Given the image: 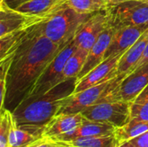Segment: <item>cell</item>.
<instances>
[{
  "label": "cell",
  "mask_w": 148,
  "mask_h": 147,
  "mask_svg": "<svg viewBox=\"0 0 148 147\" xmlns=\"http://www.w3.org/2000/svg\"><path fill=\"white\" fill-rule=\"evenodd\" d=\"M29 0H0V2L5 3L7 6H9L11 9H16L18 8L20 5L23 4L24 3L28 2Z\"/></svg>",
  "instance_id": "83f0119b"
},
{
  "label": "cell",
  "mask_w": 148,
  "mask_h": 147,
  "mask_svg": "<svg viewBox=\"0 0 148 147\" xmlns=\"http://www.w3.org/2000/svg\"><path fill=\"white\" fill-rule=\"evenodd\" d=\"M148 85V63L129 73L111 94L108 101L132 102Z\"/></svg>",
  "instance_id": "ba28073f"
},
{
  "label": "cell",
  "mask_w": 148,
  "mask_h": 147,
  "mask_svg": "<svg viewBox=\"0 0 148 147\" xmlns=\"http://www.w3.org/2000/svg\"><path fill=\"white\" fill-rule=\"evenodd\" d=\"M56 144H57V143H56ZM57 145H58V144H57ZM57 147H66V146H61V145H58V146Z\"/></svg>",
  "instance_id": "1f68e13d"
},
{
  "label": "cell",
  "mask_w": 148,
  "mask_h": 147,
  "mask_svg": "<svg viewBox=\"0 0 148 147\" xmlns=\"http://www.w3.org/2000/svg\"><path fill=\"white\" fill-rule=\"evenodd\" d=\"M82 114L87 120L121 128L131 120V102L104 101L85 109Z\"/></svg>",
  "instance_id": "5b68a950"
},
{
  "label": "cell",
  "mask_w": 148,
  "mask_h": 147,
  "mask_svg": "<svg viewBox=\"0 0 148 147\" xmlns=\"http://www.w3.org/2000/svg\"><path fill=\"white\" fill-rule=\"evenodd\" d=\"M148 131V120H130L127 125L117 128L114 133L118 146L139 137Z\"/></svg>",
  "instance_id": "ffe728a7"
},
{
  "label": "cell",
  "mask_w": 148,
  "mask_h": 147,
  "mask_svg": "<svg viewBox=\"0 0 148 147\" xmlns=\"http://www.w3.org/2000/svg\"><path fill=\"white\" fill-rule=\"evenodd\" d=\"M40 139H42L41 136L18 127L15 122L9 137L8 147H29Z\"/></svg>",
  "instance_id": "603a6c76"
},
{
  "label": "cell",
  "mask_w": 148,
  "mask_h": 147,
  "mask_svg": "<svg viewBox=\"0 0 148 147\" xmlns=\"http://www.w3.org/2000/svg\"><path fill=\"white\" fill-rule=\"evenodd\" d=\"M130 120H148V85L131 102Z\"/></svg>",
  "instance_id": "cb8c5ba5"
},
{
  "label": "cell",
  "mask_w": 148,
  "mask_h": 147,
  "mask_svg": "<svg viewBox=\"0 0 148 147\" xmlns=\"http://www.w3.org/2000/svg\"><path fill=\"white\" fill-rule=\"evenodd\" d=\"M88 53V51L77 48V49L74 52V54L69 58L62 73L60 82L75 77L78 78V75L81 73L85 64Z\"/></svg>",
  "instance_id": "44dd1931"
},
{
  "label": "cell",
  "mask_w": 148,
  "mask_h": 147,
  "mask_svg": "<svg viewBox=\"0 0 148 147\" xmlns=\"http://www.w3.org/2000/svg\"><path fill=\"white\" fill-rule=\"evenodd\" d=\"M83 120L82 113L58 114L46 125L42 136L45 139H56L79 126Z\"/></svg>",
  "instance_id": "9a60e30c"
},
{
  "label": "cell",
  "mask_w": 148,
  "mask_h": 147,
  "mask_svg": "<svg viewBox=\"0 0 148 147\" xmlns=\"http://www.w3.org/2000/svg\"><path fill=\"white\" fill-rule=\"evenodd\" d=\"M68 4L83 14H94L112 6V0H68Z\"/></svg>",
  "instance_id": "7402d4cb"
},
{
  "label": "cell",
  "mask_w": 148,
  "mask_h": 147,
  "mask_svg": "<svg viewBox=\"0 0 148 147\" xmlns=\"http://www.w3.org/2000/svg\"><path fill=\"white\" fill-rule=\"evenodd\" d=\"M147 29L148 23L115 29L114 35L105 55V59L127 50Z\"/></svg>",
  "instance_id": "7c38bea8"
},
{
  "label": "cell",
  "mask_w": 148,
  "mask_h": 147,
  "mask_svg": "<svg viewBox=\"0 0 148 147\" xmlns=\"http://www.w3.org/2000/svg\"><path fill=\"white\" fill-rule=\"evenodd\" d=\"M34 26L18 29L0 37V61L12 55L17 49Z\"/></svg>",
  "instance_id": "ac0fdd59"
},
{
  "label": "cell",
  "mask_w": 148,
  "mask_h": 147,
  "mask_svg": "<svg viewBox=\"0 0 148 147\" xmlns=\"http://www.w3.org/2000/svg\"><path fill=\"white\" fill-rule=\"evenodd\" d=\"M58 145L66 147H117V140L115 135L80 138L69 141H56Z\"/></svg>",
  "instance_id": "d6986e66"
},
{
  "label": "cell",
  "mask_w": 148,
  "mask_h": 147,
  "mask_svg": "<svg viewBox=\"0 0 148 147\" xmlns=\"http://www.w3.org/2000/svg\"><path fill=\"white\" fill-rule=\"evenodd\" d=\"M110 26L107 10L94 13L82 25L74 41L78 49L89 51L100 36Z\"/></svg>",
  "instance_id": "9c48e42d"
},
{
  "label": "cell",
  "mask_w": 148,
  "mask_h": 147,
  "mask_svg": "<svg viewBox=\"0 0 148 147\" xmlns=\"http://www.w3.org/2000/svg\"><path fill=\"white\" fill-rule=\"evenodd\" d=\"M124 1H127V0H112V3H113V4H112V5H114V4H117V3H121V2H124Z\"/></svg>",
  "instance_id": "4dcf8cb0"
},
{
  "label": "cell",
  "mask_w": 148,
  "mask_h": 147,
  "mask_svg": "<svg viewBox=\"0 0 148 147\" xmlns=\"http://www.w3.org/2000/svg\"><path fill=\"white\" fill-rule=\"evenodd\" d=\"M76 49L77 46L74 40L65 45L42 72L28 97L42 94L59 84L63 68L69 58Z\"/></svg>",
  "instance_id": "52a82bcc"
},
{
  "label": "cell",
  "mask_w": 148,
  "mask_h": 147,
  "mask_svg": "<svg viewBox=\"0 0 148 147\" xmlns=\"http://www.w3.org/2000/svg\"><path fill=\"white\" fill-rule=\"evenodd\" d=\"M147 63H148V42L147 44V46H146V49H145V50H144V53H143V55H142L140 60L139 62L137 63V65H136V67H135L134 69H136L137 68H139V67H140V66H143V65H145V64H147ZM134 70H133V71H134Z\"/></svg>",
  "instance_id": "f1b7e54d"
},
{
  "label": "cell",
  "mask_w": 148,
  "mask_h": 147,
  "mask_svg": "<svg viewBox=\"0 0 148 147\" xmlns=\"http://www.w3.org/2000/svg\"><path fill=\"white\" fill-rule=\"evenodd\" d=\"M40 23L32 28L12 54L4 99V108L11 112L29 95L42 72L62 49L42 34Z\"/></svg>",
  "instance_id": "6da1fadb"
},
{
  "label": "cell",
  "mask_w": 148,
  "mask_h": 147,
  "mask_svg": "<svg viewBox=\"0 0 148 147\" xmlns=\"http://www.w3.org/2000/svg\"><path fill=\"white\" fill-rule=\"evenodd\" d=\"M67 5L68 0H29L16 10L30 15L49 17Z\"/></svg>",
  "instance_id": "e0dca14e"
},
{
  "label": "cell",
  "mask_w": 148,
  "mask_h": 147,
  "mask_svg": "<svg viewBox=\"0 0 148 147\" xmlns=\"http://www.w3.org/2000/svg\"><path fill=\"white\" fill-rule=\"evenodd\" d=\"M92 15L80 13L67 5L42 22L41 30L48 39L62 49L75 39L82 25Z\"/></svg>",
  "instance_id": "3957f363"
},
{
  "label": "cell",
  "mask_w": 148,
  "mask_h": 147,
  "mask_svg": "<svg viewBox=\"0 0 148 147\" xmlns=\"http://www.w3.org/2000/svg\"><path fill=\"white\" fill-rule=\"evenodd\" d=\"M148 42V29L134 43L121 57L118 67L117 75H127L136 67L140 60Z\"/></svg>",
  "instance_id": "2e32d148"
},
{
  "label": "cell",
  "mask_w": 148,
  "mask_h": 147,
  "mask_svg": "<svg viewBox=\"0 0 148 147\" xmlns=\"http://www.w3.org/2000/svg\"><path fill=\"white\" fill-rule=\"evenodd\" d=\"M0 112V147H8L9 137L15 120L11 111L3 108Z\"/></svg>",
  "instance_id": "d4e9b609"
},
{
  "label": "cell",
  "mask_w": 148,
  "mask_h": 147,
  "mask_svg": "<svg viewBox=\"0 0 148 147\" xmlns=\"http://www.w3.org/2000/svg\"><path fill=\"white\" fill-rule=\"evenodd\" d=\"M130 141L134 144L136 147H148V131Z\"/></svg>",
  "instance_id": "4316f807"
},
{
  "label": "cell",
  "mask_w": 148,
  "mask_h": 147,
  "mask_svg": "<svg viewBox=\"0 0 148 147\" xmlns=\"http://www.w3.org/2000/svg\"><path fill=\"white\" fill-rule=\"evenodd\" d=\"M125 77L126 75H117L108 81L95 85L82 91L74 93L69 97L58 114L82 113L94 105L108 101L110 95Z\"/></svg>",
  "instance_id": "277c9868"
},
{
  "label": "cell",
  "mask_w": 148,
  "mask_h": 147,
  "mask_svg": "<svg viewBox=\"0 0 148 147\" xmlns=\"http://www.w3.org/2000/svg\"><path fill=\"white\" fill-rule=\"evenodd\" d=\"M47 18L11 9L0 2V37L18 29L32 27Z\"/></svg>",
  "instance_id": "30bf717a"
},
{
  "label": "cell",
  "mask_w": 148,
  "mask_h": 147,
  "mask_svg": "<svg viewBox=\"0 0 148 147\" xmlns=\"http://www.w3.org/2000/svg\"><path fill=\"white\" fill-rule=\"evenodd\" d=\"M123 54L124 52L105 59L101 63L94 68L85 76L78 80L75 93L82 91L86 88L100 84L117 76L118 63Z\"/></svg>",
  "instance_id": "8fae6325"
},
{
  "label": "cell",
  "mask_w": 148,
  "mask_h": 147,
  "mask_svg": "<svg viewBox=\"0 0 148 147\" xmlns=\"http://www.w3.org/2000/svg\"><path fill=\"white\" fill-rule=\"evenodd\" d=\"M116 129L117 128H115L111 125L89 120L84 118L82 123L79 126L67 133L66 134L62 135L61 137H58L56 139H52V140L69 141L80 138L109 136V135H114L116 132Z\"/></svg>",
  "instance_id": "4fadbf2b"
},
{
  "label": "cell",
  "mask_w": 148,
  "mask_h": 147,
  "mask_svg": "<svg viewBox=\"0 0 148 147\" xmlns=\"http://www.w3.org/2000/svg\"><path fill=\"white\" fill-rule=\"evenodd\" d=\"M115 28L109 26L97 39L95 43L92 46L88 53L85 64L78 75V80L85 76L94 68L101 63L105 60V55L110 45L112 38L114 35Z\"/></svg>",
  "instance_id": "5bb4252c"
},
{
  "label": "cell",
  "mask_w": 148,
  "mask_h": 147,
  "mask_svg": "<svg viewBox=\"0 0 148 147\" xmlns=\"http://www.w3.org/2000/svg\"><path fill=\"white\" fill-rule=\"evenodd\" d=\"M58 145L50 139H45L42 138L39 140L36 141L29 147H57Z\"/></svg>",
  "instance_id": "484cf974"
},
{
  "label": "cell",
  "mask_w": 148,
  "mask_h": 147,
  "mask_svg": "<svg viewBox=\"0 0 148 147\" xmlns=\"http://www.w3.org/2000/svg\"><path fill=\"white\" fill-rule=\"evenodd\" d=\"M117 147H136V146L134 144H133L131 141H127V142H125V143L120 145L119 146Z\"/></svg>",
  "instance_id": "f546056e"
},
{
  "label": "cell",
  "mask_w": 148,
  "mask_h": 147,
  "mask_svg": "<svg viewBox=\"0 0 148 147\" xmlns=\"http://www.w3.org/2000/svg\"><path fill=\"white\" fill-rule=\"evenodd\" d=\"M106 10L110 26L115 29L148 23V0H127Z\"/></svg>",
  "instance_id": "8992f818"
},
{
  "label": "cell",
  "mask_w": 148,
  "mask_h": 147,
  "mask_svg": "<svg viewBox=\"0 0 148 147\" xmlns=\"http://www.w3.org/2000/svg\"><path fill=\"white\" fill-rule=\"evenodd\" d=\"M77 82V77L71 78L42 94L23 101L12 111L16 126L42 138L44 127L59 113L69 97L75 93Z\"/></svg>",
  "instance_id": "7a4b0ae2"
}]
</instances>
